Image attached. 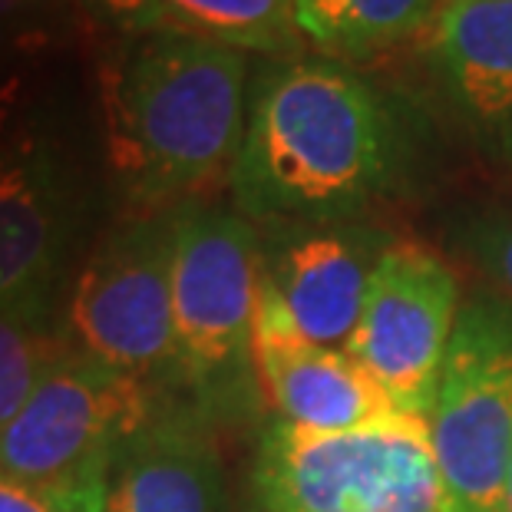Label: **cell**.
<instances>
[{
	"label": "cell",
	"instance_id": "obj_1",
	"mask_svg": "<svg viewBox=\"0 0 512 512\" xmlns=\"http://www.w3.org/2000/svg\"><path fill=\"white\" fill-rule=\"evenodd\" d=\"M397 166L394 113L364 76L328 57H285L248 100L228 185L245 219L331 225L387 192Z\"/></svg>",
	"mask_w": 512,
	"mask_h": 512
},
{
	"label": "cell",
	"instance_id": "obj_2",
	"mask_svg": "<svg viewBox=\"0 0 512 512\" xmlns=\"http://www.w3.org/2000/svg\"><path fill=\"white\" fill-rule=\"evenodd\" d=\"M106 159L133 209L166 212L232 176L248 126V63L222 43L146 30L100 63Z\"/></svg>",
	"mask_w": 512,
	"mask_h": 512
},
{
	"label": "cell",
	"instance_id": "obj_3",
	"mask_svg": "<svg viewBox=\"0 0 512 512\" xmlns=\"http://www.w3.org/2000/svg\"><path fill=\"white\" fill-rule=\"evenodd\" d=\"M265 245L242 212L176 205L172 390L209 423L235 417L258 390L252 331Z\"/></svg>",
	"mask_w": 512,
	"mask_h": 512
},
{
	"label": "cell",
	"instance_id": "obj_4",
	"mask_svg": "<svg viewBox=\"0 0 512 512\" xmlns=\"http://www.w3.org/2000/svg\"><path fill=\"white\" fill-rule=\"evenodd\" d=\"M245 512H450L427 420L387 413L314 433L285 420L258 433Z\"/></svg>",
	"mask_w": 512,
	"mask_h": 512
},
{
	"label": "cell",
	"instance_id": "obj_5",
	"mask_svg": "<svg viewBox=\"0 0 512 512\" xmlns=\"http://www.w3.org/2000/svg\"><path fill=\"white\" fill-rule=\"evenodd\" d=\"M172 258L176 209L116 225L76 271L60 331L76 354L172 394Z\"/></svg>",
	"mask_w": 512,
	"mask_h": 512
},
{
	"label": "cell",
	"instance_id": "obj_6",
	"mask_svg": "<svg viewBox=\"0 0 512 512\" xmlns=\"http://www.w3.org/2000/svg\"><path fill=\"white\" fill-rule=\"evenodd\" d=\"M450 512H506L512 466V311L473 298L460 308L427 417Z\"/></svg>",
	"mask_w": 512,
	"mask_h": 512
},
{
	"label": "cell",
	"instance_id": "obj_7",
	"mask_svg": "<svg viewBox=\"0 0 512 512\" xmlns=\"http://www.w3.org/2000/svg\"><path fill=\"white\" fill-rule=\"evenodd\" d=\"M172 400L169 390L70 347L0 433V473L30 483L110 473L113 456Z\"/></svg>",
	"mask_w": 512,
	"mask_h": 512
},
{
	"label": "cell",
	"instance_id": "obj_8",
	"mask_svg": "<svg viewBox=\"0 0 512 512\" xmlns=\"http://www.w3.org/2000/svg\"><path fill=\"white\" fill-rule=\"evenodd\" d=\"M460 308L456 275L440 255L417 242H390L370 275L347 357L394 410L427 420Z\"/></svg>",
	"mask_w": 512,
	"mask_h": 512
},
{
	"label": "cell",
	"instance_id": "obj_9",
	"mask_svg": "<svg viewBox=\"0 0 512 512\" xmlns=\"http://www.w3.org/2000/svg\"><path fill=\"white\" fill-rule=\"evenodd\" d=\"M83 195L67 152L20 119L0 152V314L53 321V298L80 238Z\"/></svg>",
	"mask_w": 512,
	"mask_h": 512
},
{
	"label": "cell",
	"instance_id": "obj_10",
	"mask_svg": "<svg viewBox=\"0 0 512 512\" xmlns=\"http://www.w3.org/2000/svg\"><path fill=\"white\" fill-rule=\"evenodd\" d=\"M258 390L278 413V420L314 433L354 430L394 410L357 361L344 351L311 344L298 331L285 301L261 268L255 331H252Z\"/></svg>",
	"mask_w": 512,
	"mask_h": 512
},
{
	"label": "cell",
	"instance_id": "obj_11",
	"mask_svg": "<svg viewBox=\"0 0 512 512\" xmlns=\"http://www.w3.org/2000/svg\"><path fill=\"white\" fill-rule=\"evenodd\" d=\"M390 242L364 225H288L265 245V278L311 344L344 351L361 321L370 275Z\"/></svg>",
	"mask_w": 512,
	"mask_h": 512
},
{
	"label": "cell",
	"instance_id": "obj_12",
	"mask_svg": "<svg viewBox=\"0 0 512 512\" xmlns=\"http://www.w3.org/2000/svg\"><path fill=\"white\" fill-rule=\"evenodd\" d=\"M212 427L185 400H172L113 456L106 512H228Z\"/></svg>",
	"mask_w": 512,
	"mask_h": 512
},
{
	"label": "cell",
	"instance_id": "obj_13",
	"mask_svg": "<svg viewBox=\"0 0 512 512\" xmlns=\"http://www.w3.org/2000/svg\"><path fill=\"white\" fill-rule=\"evenodd\" d=\"M430 63L473 136L512 159V0H446Z\"/></svg>",
	"mask_w": 512,
	"mask_h": 512
},
{
	"label": "cell",
	"instance_id": "obj_14",
	"mask_svg": "<svg viewBox=\"0 0 512 512\" xmlns=\"http://www.w3.org/2000/svg\"><path fill=\"white\" fill-rule=\"evenodd\" d=\"M437 0H294V24L328 60H367L430 27Z\"/></svg>",
	"mask_w": 512,
	"mask_h": 512
},
{
	"label": "cell",
	"instance_id": "obj_15",
	"mask_svg": "<svg viewBox=\"0 0 512 512\" xmlns=\"http://www.w3.org/2000/svg\"><path fill=\"white\" fill-rule=\"evenodd\" d=\"M159 30L265 57H298L301 50L294 0H159Z\"/></svg>",
	"mask_w": 512,
	"mask_h": 512
},
{
	"label": "cell",
	"instance_id": "obj_16",
	"mask_svg": "<svg viewBox=\"0 0 512 512\" xmlns=\"http://www.w3.org/2000/svg\"><path fill=\"white\" fill-rule=\"evenodd\" d=\"M70 351L57 321L0 314V433L24 410L43 374Z\"/></svg>",
	"mask_w": 512,
	"mask_h": 512
},
{
	"label": "cell",
	"instance_id": "obj_17",
	"mask_svg": "<svg viewBox=\"0 0 512 512\" xmlns=\"http://www.w3.org/2000/svg\"><path fill=\"white\" fill-rule=\"evenodd\" d=\"M106 479L110 473L70 483H30L0 473V512H106Z\"/></svg>",
	"mask_w": 512,
	"mask_h": 512
},
{
	"label": "cell",
	"instance_id": "obj_18",
	"mask_svg": "<svg viewBox=\"0 0 512 512\" xmlns=\"http://www.w3.org/2000/svg\"><path fill=\"white\" fill-rule=\"evenodd\" d=\"M456 242L506 294H512V212H479L460 222Z\"/></svg>",
	"mask_w": 512,
	"mask_h": 512
},
{
	"label": "cell",
	"instance_id": "obj_19",
	"mask_svg": "<svg viewBox=\"0 0 512 512\" xmlns=\"http://www.w3.org/2000/svg\"><path fill=\"white\" fill-rule=\"evenodd\" d=\"M76 14L116 37L159 30V0H70Z\"/></svg>",
	"mask_w": 512,
	"mask_h": 512
},
{
	"label": "cell",
	"instance_id": "obj_20",
	"mask_svg": "<svg viewBox=\"0 0 512 512\" xmlns=\"http://www.w3.org/2000/svg\"><path fill=\"white\" fill-rule=\"evenodd\" d=\"M50 43V30L37 17H14L0 20V83L27 76L34 63Z\"/></svg>",
	"mask_w": 512,
	"mask_h": 512
},
{
	"label": "cell",
	"instance_id": "obj_21",
	"mask_svg": "<svg viewBox=\"0 0 512 512\" xmlns=\"http://www.w3.org/2000/svg\"><path fill=\"white\" fill-rule=\"evenodd\" d=\"M24 93H27V76L20 80L0 83V152L7 149L10 136L20 126V110H24Z\"/></svg>",
	"mask_w": 512,
	"mask_h": 512
},
{
	"label": "cell",
	"instance_id": "obj_22",
	"mask_svg": "<svg viewBox=\"0 0 512 512\" xmlns=\"http://www.w3.org/2000/svg\"><path fill=\"white\" fill-rule=\"evenodd\" d=\"M47 0H0V20H14V17H37V10Z\"/></svg>",
	"mask_w": 512,
	"mask_h": 512
},
{
	"label": "cell",
	"instance_id": "obj_23",
	"mask_svg": "<svg viewBox=\"0 0 512 512\" xmlns=\"http://www.w3.org/2000/svg\"><path fill=\"white\" fill-rule=\"evenodd\" d=\"M506 512H512V466H509V479H506Z\"/></svg>",
	"mask_w": 512,
	"mask_h": 512
}]
</instances>
